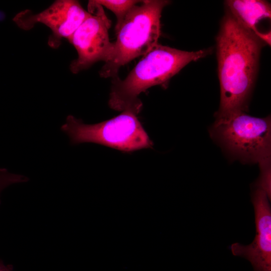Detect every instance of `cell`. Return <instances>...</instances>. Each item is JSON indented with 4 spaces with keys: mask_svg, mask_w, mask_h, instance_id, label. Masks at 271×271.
Wrapping results in <instances>:
<instances>
[{
    "mask_svg": "<svg viewBox=\"0 0 271 271\" xmlns=\"http://www.w3.org/2000/svg\"><path fill=\"white\" fill-rule=\"evenodd\" d=\"M264 43L226 11L216 37L220 101L216 119L248 110Z\"/></svg>",
    "mask_w": 271,
    "mask_h": 271,
    "instance_id": "6da1fadb",
    "label": "cell"
},
{
    "mask_svg": "<svg viewBox=\"0 0 271 271\" xmlns=\"http://www.w3.org/2000/svg\"><path fill=\"white\" fill-rule=\"evenodd\" d=\"M211 50L187 51L157 44L145 54L127 77L113 78L108 105L117 111L138 114L143 103L139 95L156 85L167 86L169 80L185 66L209 54Z\"/></svg>",
    "mask_w": 271,
    "mask_h": 271,
    "instance_id": "7a4b0ae2",
    "label": "cell"
},
{
    "mask_svg": "<svg viewBox=\"0 0 271 271\" xmlns=\"http://www.w3.org/2000/svg\"><path fill=\"white\" fill-rule=\"evenodd\" d=\"M169 3L166 0H146L132 7L116 32L113 53L99 71L101 77H118L121 66L144 56L158 44L162 12Z\"/></svg>",
    "mask_w": 271,
    "mask_h": 271,
    "instance_id": "3957f363",
    "label": "cell"
},
{
    "mask_svg": "<svg viewBox=\"0 0 271 271\" xmlns=\"http://www.w3.org/2000/svg\"><path fill=\"white\" fill-rule=\"evenodd\" d=\"M271 120L239 112L216 119L209 129L211 138L234 158L256 163L270 157Z\"/></svg>",
    "mask_w": 271,
    "mask_h": 271,
    "instance_id": "277c9868",
    "label": "cell"
},
{
    "mask_svg": "<svg viewBox=\"0 0 271 271\" xmlns=\"http://www.w3.org/2000/svg\"><path fill=\"white\" fill-rule=\"evenodd\" d=\"M137 115L134 112L126 110L109 120L88 124L69 115L61 130L68 136L70 143L74 145L91 143L123 152L151 148L153 143Z\"/></svg>",
    "mask_w": 271,
    "mask_h": 271,
    "instance_id": "5b68a950",
    "label": "cell"
},
{
    "mask_svg": "<svg viewBox=\"0 0 271 271\" xmlns=\"http://www.w3.org/2000/svg\"><path fill=\"white\" fill-rule=\"evenodd\" d=\"M88 10L90 15L68 39L78 55L70 65L74 74L87 69L98 61L107 62L114 51V43L110 41L108 35L110 21L102 6L90 1Z\"/></svg>",
    "mask_w": 271,
    "mask_h": 271,
    "instance_id": "8992f818",
    "label": "cell"
},
{
    "mask_svg": "<svg viewBox=\"0 0 271 271\" xmlns=\"http://www.w3.org/2000/svg\"><path fill=\"white\" fill-rule=\"evenodd\" d=\"M90 13L75 0H57L43 11L33 14L29 10L19 12L13 18L21 29L28 31L37 23L52 31L48 40L50 47L57 48L63 38L68 39Z\"/></svg>",
    "mask_w": 271,
    "mask_h": 271,
    "instance_id": "52a82bcc",
    "label": "cell"
},
{
    "mask_svg": "<svg viewBox=\"0 0 271 271\" xmlns=\"http://www.w3.org/2000/svg\"><path fill=\"white\" fill-rule=\"evenodd\" d=\"M268 199L262 190L256 188L253 191L251 201L255 212V238L249 245L235 243L231 246L232 254L248 260L253 271H271V211Z\"/></svg>",
    "mask_w": 271,
    "mask_h": 271,
    "instance_id": "ba28073f",
    "label": "cell"
},
{
    "mask_svg": "<svg viewBox=\"0 0 271 271\" xmlns=\"http://www.w3.org/2000/svg\"><path fill=\"white\" fill-rule=\"evenodd\" d=\"M226 11L243 27L250 31L265 43L259 25L270 19L271 6L262 0H229L225 2Z\"/></svg>",
    "mask_w": 271,
    "mask_h": 271,
    "instance_id": "9c48e42d",
    "label": "cell"
},
{
    "mask_svg": "<svg viewBox=\"0 0 271 271\" xmlns=\"http://www.w3.org/2000/svg\"><path fill=\"white\" fill-rule=\"evenodd\" d=\"M94 1L99 5L105 7L115 14L117 18L115 29L117 32L129 11L133 6L142 3L143 1L96 0Z\"/></svg>",
    "mask_w": 271,
    "mask_h": 271,
    "instance_id": "30bf717a",
    "label": "cell"
},
{
    "mask_svg": "<svg viewBox=\"0 0 271 271\" xmlns=\"http://www.w3.org/2000/svg\"><path fill=\"white\" fill-rule=\"evenodd\" d=\"M258 163L260 174L254 185L256 188L264 191L270 199V157L263 159Z\"/></svg>",
    "mask_w": 271,
    "mask_h": 271,
    "instance_id": "8fae6325",
    "label": "cell"
},
{
    "mask_svg": "<svg viewBox=\"0 0 271 271\" xmlns=\"http://www.w3.org/2000/svg\"><path fill=\"white\" fill-rule=\"evenodd\" d=\"M28 180L29 179L25 176L10 173L6 169H0V195L3 190L7 187L15 184L24 183Z\"/></svg>",
    "mask_w": 271,
    "mask_h": 271,
    "instance_id": "7c38bea8",
    "label": "cell"
},
{
    "mask_svg": "<svg viewBox=\"0 0 271 271\" xmlns=\"http://www.w3.org/2000/svg\"><path fill=\"white\" fill-rule=\"evenodd\" d=\"M13 267L12 265H6L2 260H0V271H13Z\"/></svg>",
    "mask_w": 271,
    "mask_h": 271,
    "instance_id": "4fadbf2b",
    "label": "cell"
}]
</instances>
